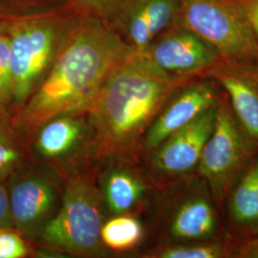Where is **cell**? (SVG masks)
<instances>
[{
	"label": "cell",
	"instance_id": "8992f818",
	"mask_svg": "<svg viewBox=\"0 0 258 258\" xmlns=\"http://www.w3.org/2000/svg\"><path fill=\"white\" fill-rule=\"evenodd\" d=\"M251 154L253 151L240 128L230 103L220 97L215 125L197 166L217 207L222 206L228 197L231 185Z\"/></svg>",
	"mask_w": 258,
	"mask_h": 258
},
{
	"label": "cell",
	"instance_id": "6da1fadb",
	"mask_svg": "<svg viewBox=\"0 0 258 258\" xmlns=\"http://www.w3.org/2000/svg\"><path fill=\"white\" fill-rule=\"evenodd\" d=\"M133 52L105 20L68 22L46 77L13 110L15 125L28 142L49 120L89 113L111 71Z\"/></svg>",
	"mask_w": 258,
	"mask_h": 258
},
{
	"label": "cell",
	"instance_id": "e0dca14e",
	"mask_svg": "<svg viewBox=\"0 0 258 258\" xmlns=\"http://www.w3.org/2000/svg\"><path fill=\"white\" fill-rule=\"evenodd\" d=\"M147 191L144 181L126 169H114L104 179L103 194L110 211L123 214L132 210Z\"/></svg>",
	"mask_w": 258,
	"mask_h": 258
},
{
	"label": "cell",
	"instance_id": "603a6c76",
	"mask_svg": "<svg viewBox=\"0 0 258 258\" xmlns=\"http://www.w3.org/2000/svg\"><path fill=\"white\" fill-rule=\"evenodd\" d=\"M123 0H79L84 8L88 10L92 16L105 21L115 18Z\"/></svg>",
	"mask_w": 258,
	"mask_h": 258
},
{
	"label": "cell",
	"instance_id": "d6986e66",
	"mask_svg": "<svg viewBox=\"0 0 258 258\" xmlns=\"http://www.w3.org/2000/svg\"><path fill=\"white\" fill-rule=\"evenodd\" d=\"M234 248L225 241L186 242L184 245L169 246L160 249L152 256L160 258L232 257Z\"/></svg>",
	"mask_w": 258,
	"mask_h": 258
},
{
	"label": "cell",
	"instance_id": "3957f363",
	"mask_svg": "<svg viewBox=\"0 0 258 258\" xmlns=\"http://www.w3.org/2000/svg\"><path fill=\"white\" fill-rule=\"evenodd\" d=\"M67 24L57 14L7 22L14 80L13 110L19 109L46 77Z\"/></svg>",
	"mask_w": 258,
	"mask_h": 258
},
{
	"label": "cell",
	"instance_id": "4fadbf2b",
	"mask_svg": "<svg viewBox=\"0 0 258 258\" xmlns=\"http://www.w3.org/2000/svg\"><path fill=\"white\" fill-rule=\"evenodd\" d=\"M178 204L169 222V233L178 241H223L214 201L203 178Z\"/></svg>",
	"mask_w": 258,
	"mask_h": 258
},
{
	"label": "cell",
	"instance_id": "7402d4cb",
	"mask_svg": "<svg viewBox=\"0 0 258 258\" xmlns=\"http://www.w3.org/2000/svg\"><path fill=\"white\" fill-rule=\"evenodd\" d=\"M28 246L19 232L11 229H0V258L27 256Z\"/></svg>",
	"mask_w": 258,
	"mask_h": 258
},
{
	"label": "cell",
	"instance_id": "8fae6325",
	"mask_svg": "<svg viewBox=\"0 0 258 258\" xmlns=\"http://www.w3.org/2000/svg\"><path fill=\"white\" fill-rule=\"evenodd\" d=\"M221 85L240 128L253 152L258 150V63L222 61L206 75Z\"/></svg>",
	"mask_w": 258,
	"mask_h": 258
},
{
	"label": "cell",
	"instance_id": "44dd1931",
	"mask_svg": "<svg viewBox=\"0 0 258 258\" xmlns=\"http://www.w3.org/2000/svg\"><path fill=\"white\" fill-rule=\"evenodd\" d=\"M14 80L10 57V38L7 31L0 35V105L12 107Z\"/></svg>",
	"mask_w": 258,
	"mask_h": 258
},
{
	"label": "cell",
	"instance_id": "7a4b0ae2",
	"mask_svg": "<svg viewBox=\"0 0 258 258\" xmlns=\"http://www.w3.org/2000/svg\"><path fill=\"white\" fill-rule=\"evenodd\" d=\"M190 80L167 74L135 52L122 59L89 112L96 156L132 152L172 95Z\"/></svg>",
	"mask_w": 258,
	"mask_h": 258
},
{
	"label": "cell",
	"instance_id": "484cf974",
	"mask_svg": "<svg viewBox=\"0 0 258 258\" xmlns=\"http://www.w3.org/2000/svg\"><path fill=\"white\" fill-rule=\"evenodd\" d=\"M232 257L258 258V237L248 240L233 249Z\"/></svg>",
	"mask_w": 258,
	"mask_h": 258
},
{
	"label": "cell",
	"instance_id": "d4e9b609",
	"mask_svg": "<svg viewBox=\"0 0 258 258\" xmlns=\"http://www.w3.org/2000/svg\"><path fill=\"white\" fill-rule=\"evenodd\" d=\"M245 14L249 19V24L255 35L258 42V0H238Z\"/></svg>",
	"mask_w": 258,
	"mask_h": 258
},
{
	"label": "cell",
	"instance_id": "52a82bcc",
	"mask_svg": "<svg viewBox=\"0 0 258 258\" xmlns=\"http://www.w3.org/2000/svg\"><path fill=\"white\" fill-rule=\"evenodd\" d=\"M144 55L167 74L187 79L206 77L224 61L214 47L177 21L155 38Z\"/></svg>",
	"mask_w": 258,
	"mask_h": 258
},
{
	"label": "cell",
	"instance_id": "9c48e42d",
	"mask_svg": "<svg viewBox=\"0 0 258 258\" xmlns=\"http://www.w3.org/2000/svg\"><path fill=\"white\" fill-rule=\"evenodd\" d=\"M219 100L220 95L213 79H191L172 95L159 113L144 138L145 147L156 149L171 134L216 105Z\"/></svg>",
	"mask_w": 258,
	"mask_h": 258
},
{
	"label": "cell",
	"instance_id": "cb8c5ba5",
	"mask_svg": "<svg viewBox=\"0 0 258 258\" xmlns=\"http://www.w3.org/2000/svg\"><path fill=\"white\" fill-rule=\"evenodd\" d=\"M0 229H14L11 217L9 195L5 183H0Z\"/></svg>",
	"mask_w": 258,
	"mask_h": 258
},
{
	"label": "cell",
	"instance_id": "7c38bea8",
	"mask_svg": "<svg viewBox=\"0 0 258 258\" xmlns=\"http://www.w3.org/2000/svg\"><path fill=\"white\" fill-rule=\"evenodd\" d=\"M218 103L177 130L156 148L153 165L158 171L166 175H183L197 168L215 125Z\"/></svg>",
	"mask_w": 258,
	"mask_h": 258
},
{
	"label": "cell",
	"instance_id": "5bb4252c",
	"mask_svg": "<svg viewBox=\"0 0 258 258\" xmlns=\"http://www.w3.org/2000/svg\"><path fill=\"white\" fill-rule=\"evenodd\" d=\"M228 195L233 225L242 231L258 232V153L243 167Z\"/></svg>",
	"mask_w": 258,
	"mask_h": 258
},
{
	"label": "cell",
	"instance_id": "4316f807",
	"mask_svg": "<svg viewBox=\"0 0 258 258\" xmlns=\"http://www.w3.org/2000/svg\"><path fill=\"white\" fill-rule=\"evenodd\" d=\"M7 30V22H3V21H0V35L5 33Z\"/></svg>",
	"mask_w": 258,
	"mask_h": 258
},
{
	"label": "cell",
	"instance_id": "9a60e30c",
	"mask_svg": "<svg viewBox=\"0 0 258 258\" xmlns=\"http://www.w3.org/2000/svg\"><path fill=\"white\" fill-rule=\"evenodd\" d=\"M84 128L80 116H62L47 121L36 133L37 152L48 159L65 156L81 142Z\"/></svg>",
	"mask_w": 258,
	"mask_h": 258
},
{
	"label": "cell",
	"instance_id": "5b68a950",
	"mask_svg": "<svg viewBox=\"0 0 258 258\" xmlns=\"http://www.w3.org/2000/svg\"><path fill=\"white\" fill-rule=\"evenodd\" d=\"M99 191L87 179L71 178L62 205L41 231L38 239L48 246L74 253L98 248L102 220Z\"/></svg>",
	"mask_w": 258,
	"mask_h": 258
},
{
	"label": "cell",
	"instance_id": "ba28073f",
	"mask_svg": "<svg viewBox=\"0 0 258 258\" xmlns=\"http://www.w3.org/2000/svg\"><path fill=\"white\" fill-rule=\"evenodd\" d=\"M11 217L15 231L28 240L39 238L55 209L54 184L38 173L26 172L25 166L6 180Z\"/></svg>",
	"mask_w": 258,
	"mask_h": 258
},
{
	"label": "cell",
	"instance_id": "30bf717a",
	"mask_svg": "<svg viewBox=\"0 0 258 258\" xmlns=\"http://www.w3.org/2000/svg\"><path fill=\"white\" fill-rule=\"evenodd\" d=\"M182 0H123L114 28L136 54L148 47L178 19Z\"/></svg>",
	"mask_w": 258,
	"mask_h": 258
},
{
	"label": "cell",
	"instance_id": "277c9868",
	"mask_svg": "<svg viewBox=\"0 0 258 258\" xmlns=\"http://www.w3.org/2000/svg\"><path fill=\"white\" fill-rule=\"evenodd\" d=\"M177 22L233 64L258 63V42L238 0H182Z\"/></svg>",
	"mask_w": 258,
	"mask_h": 258
},
{
	"label": "cell",
	"instance_id": "ffe728a7",
	"mask_svg": "<svg viewBox=\"0 0 258 258\" xmlns=\"http://www.w3.org/2000/svg\"><path fill=\"white\" fill-rule=\"evenodd\" d=\"M65 4V0H0V21L54 14L53 10Z\"/></svg>",
	"mask_w": 258,
	"mask_h": 258
},
{
	"label": "cell",
	"instance_id": "2e32d148",
	"mask_svg": "<svg viewBox=\"0 0 258 258\" xmlns=\"http://www.w3.org/2000/svg\"><path fill=\"white\" fill-rule=\"evenodd\" d=\"M12 107L0 105V183L27 162V140L14 122Z\"/></svg>",
	"mask_w": 258,
	"mask_h": 258
},
{
	"label": "cell",
	"instance_id": "ac0fdd59",
	"mask_svg": "<svg viewBox=\"0 0 258 258\" xmlns=\"http://www.w3.org/2000/svg\"><path fill=\"white\" fill-rule=\"evenodd\" d=\"M143 234L142 224L136 218L120 215L102 225L101 239L111 249L122 250L136 246Z\"/></svg>",
	"mask_w": 258,
	"mask_h": 258
}]
</instances>
